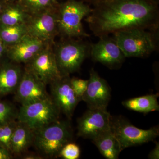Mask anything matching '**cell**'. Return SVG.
Returning <instances> with one entry per match:
<instances>
[{
  "label": "cell",
  "mask_w": 159,
  "mask_h": 159,
  "mask_svg": "<svg viewBox=\"0 0 159 159\" xmlns=\"http://www.w3.org/2000/svg\"><path fill=\"white\" fill-rule=\"evenodd\" d=\"M158 4L152 0H107L94 5L85 21L99 37L134 28L157 30Z\"/></svg>",
  "instance_id": "1"
},
{
  "label": "cell",
  "mask_w": 159,
  "mask_h": 159,
  "mask_svg": "<svg viewBox=\"0 0 159 159\" xmlns=\"http://www.w3.org/2000/svg\"><path fill=\"white\" fill-rule=\"evenodd\" d=\"M159 29L134 28L113 34L114 39L125 57H148L159 48Z\"/></svg>",
  "instance_id": "2"
},
{
  "label": "cell",
  "mask_w": 159,
  "mask_h": 159,
  "mask_svg": "<svg viewBox=\"0 0 159 159\" xmlns=\"http://www.w3.org/2000/svg\"><path fill=\"white\" fill-rule=\"evenodd\" d=\"M73 132L68 121H57L34 130L33 145L43 157H59L63 147L71 142Z\"/></svg>",
  "instance_id": "3"
},
{
  "label": "cell",
  "mask_w": 159,
  "mask_h": 159,
  "mask_svg": "<svg viewBox=\"0 0 159 159\" xmlns=\"http://www.w3.org/2000/svg\"><path fill=\"white\" fill-rule=\"evenodd\" d=\"M92 8L82 1L68 0L59 5L57 9L58 32L64 38L89 37L84 29L83 19L92 11Z\"/></svg>",
  "instance_id": "4"
},
{
  "label": "cell",
  "mask_w": 159,
  "mask_h": 159,
  "mask_svg": "<svg viewBox=\"0 0 159 159\" xmlns=\"http://www.w3.org/2000/svg\"><path fill=\"white\" fill-rule=\"evenodd\" d=\"M90 44L80 40L64 38L53 48L56 63L61 76L70 75L80 68L90 55Z\"/></svg>",
  "instance_id": "5"
},
{
  "label": "cell",
  "mask_w": 159,
  "mask_h": 159,
  "mask_svg": "<svg viewBox=\"0 0 159 159\" xmlns=\"http://www.w3.org/2000/svg\"><path fill=\"white\" fill-rule=\"evenodd\" d=\"M60 113L50 97L21 106L17 121L34 130L58 120Z\"/></svg>",
  "instance_id": "6"
},
{
  "label": "cell",
  "mask_w": 159,
  "mask_h": 159,
  "mask_svg": "<svg viewBox=\"0 0 159 159\" xmlns=\"http://www.w3.org/2000/svg\"><path fill=\"white\" fill-rule=\"evenodd\" d=\"M111 129L122 151L153 141L159 135L158 126L148 129L137 128L122 117H111Z\"/></svg>",
  "instance_id": "7"
},
{
  "label": "cell",
  "mask_w": 159,
  "mask_h": 159,
  "mask_svg": "<svg viewBox=\"0 0 159 159\" xmlns=\"http://www.w3.org/2000/svg\"><path fill=\"white\" fill-rule=\"evenodd\" d=\"M57 9H48L31 14L25 24L28 34L46 43H54L55 36L59 34Z\"/></svg>",
  "instance_id": "8"
},
{
  "label": "cell",
  "mask_w": 159,
  "mask_h": 159,
  "mask_svg": "<svg viewBox=\"0 0 159 159\" xmlns=\"http://www.w3.org/2000/svg\"><path fill=\"white\" fill-rule=\"evenodd\" d=\"M54 43H48L33 59L26 64V68L47 85L62 76L55 59L53 48Z\"/></svg>",
  "instance_id": "9"
},
{
  "label": "cell",
  "mask_w": 159,
  "mask_h": 159,
  "mask_svg": "<svg viewBox=\"0 0 159 159\" xmlns=\"http://www.w3.org/2000/svg\"><path fill=\"white\" fill-rule=\"evenodd\" d=\"M70 75L62 76L50 84L51 97L60 113L71 119L80 101L72 88Z\"/></svg>",
  "instance_id": "10"
},
{
  "label": "cell",
  "mask_w": 159,
  "mask_h": 159,
  "mask_svg": "<svg viewBox=\"0 0 159 159\" xmlns=\"http://www.w3.org/2000/svg\"><path fill=\"white\" fill-rule=\"evenodd\" d=\"M47 84L26 68L15 93V99L24 105L49 98Z\"/></svg>",
  "instance_id": "11"
},
{
  "label": "cell",
  "mask_w": 159,
  "mask_h": 159,
  "mask_svg": "<svg viewBox=\"0 0 159 159\" xmlns=\"http://www.w3.org/2000/svg\"><path fill=\"white\" fill-rule=\"evenodd\" d=\"M99 38L98 42L91 44L90 55L92 59L109 68H118L125 58L122 50L113 38L109 35Z\"/></svg>",
  "instance_id": "12"
},
{
  "label": "cell",
  "mask_w": 159,
  "mask_h": 159,
  "mask_svg": "<svg viewBox=\"0 0 159 159\" xmlns=\"http://www.w3.org/2000/svg\"><path fill=\"white\" fill-rule=\"evenodd\" d=\"M111 117L107 109H89L78 119L77 135L92 140L111 128Z\"/></svg>",
  "instance_id": "13"
},
{
  "label": "cell",
  "mask_w": 159,
  "mask_h": 159,
  "mask_svg": "<svg viewBox=\"0 0 159 159\" xmlns=\"http://www.w3.org/2000/svg\"><path fill=\"white\" fill-rule=\"evenodd\" d=\"M111 90L107 82L93 69L90 71L88 85L82 100L89 109H107L111 97Z\"/></svg>",
  "instance_id": "14"
},
{
  "label": "cell",
  "mask_w": 159,
  "mask_h": 159,
  "mask_svg": "<svg viewBox=\"0 0 159 159\" xmlns=\"http://www.w3.org/2000/svg\"><path fill=\"white\" fill-rule=\"evenodd\" d=\"M48 43L27 34L16 43L7 47L6 56L13 62L27 64Z\"/></svg>",
  "instance_id": "15"
},
{
  "label": "cell",
  "mask_w": 159,
  "mask_h": 159,
  "mask_svg": "<svg viewBox=\"0 0 159 159\" xmlns=\"http://www.w3.org/2000/svg\"><path fill=\"white\" fill-rule=\"evenodd\" d=\"M20 64L11 61L0 63V96L15 92L24 71Z\"/></svg>",
  "instance_id": "16"
},
{
  "label": "cell",
  "mask_w": 159,
  "mask_h": 159,
  "mask_svg": "<svg viewBox=\"0 0 159 159\" xmlns=\"http://www.w3.org/2000/svg\"><path fill=\"white\" fill-rule=\"evenodd\" d=\"M34 130L28 125L17 121L11 142V152L12 155L18 156L25 152L33 145Z\"/></svg>",
  "instance_id": "17"
},
{
  "label": "cell",
  "mask_w": 159,
  "mask_h": 159,
  "mask_svg": "<svg viewBox=\"0 0 159 159\" xmlns=\"http://www.w3.org/2000/svg\"><path fill=\"white\" fill-rule=\"evenodd\" d=\"M92 140L106 158H119L122 150L119 142L111 128L99 134Z\"/></svg>",
  "instance_id": "18"
},
{
  "label": "cell",
  "mask_w": 159,
  "mask_h": 159,
  "mask_svg": "<svg viewBox=\"0 0 159 159\" xmlns=\"http://www.w3.org/2000/svg\"><path fill=\"white\" fill-rule=\"evenodd\" d=\"M31 16L20 3L5 6L0 13V25L9 26L25 24Z\"/></svg>",
  "instance_id": "19"
},
{
  "label": "cell",
  "mask_w": 159,
  "mask_h": 159,
  "mask_svg": "<svg viewBox=\"0 0 159 159\" xmlns=\"http://www.w3.org/2000/svg\"><path fill=\"white\" fill-rule=\"evenodd\" d=\"M159 94H150L135 97L127 99L122 102L125 108L143 113L159 111L158 102Z\"/></svg>",
  "instance_id": "20"
},
{
  "label": "cell",
  "mask_w": 159,
  "mask_h": 159,
  "mask_svg": "<svg viewBox=\"0 0 159 159\" xmlns=\"http://www.w3.org/2000/svg\"><path fill=\"white\" fill-rule=\"evenodd\" d=\"M27 34L25 24L9 26L0 25V37L7 47L16 43Z\"/></svg>",
  "instance_id": "21"
},
{
  "label": "cell",
  "mask_w": 159,
  "mask_h": 159,
  "mask_svg": "<svg viewBox=\"0 0 159 159\" xmlns=\"http://www.w3.org/2000/svg\"><path fill=\"white\" fill-rule=\"evenodd\" d=\"M19 3L31 14L57 9L59 6L56 0H20Z\"/></svg>",
  "instance_id": "22"
},
{
  "label": "cell",
  "mask_w": 159,
  "mask_h": 159,
  "mask_svg": "<svg viewBox=\"0 0 159 159\" xmlns=\"http://www.w3.org/2000/svg\"><path fill=\"white\" fill-rule=\"evenodd\" d=\"M17 122V120H14L0 125V146L11 153V137Z\"/></svg>",
  "instance_id": "23"
},
{
  "label": "cell",
  "mask_w": 159,
  "mask_h": 159,
  "mask_svg": "<svg viewBox=\"0 0 159 159\" xmlns=\"http://www.w3.org/2000/svg\"><path fill=\"white\" fill-rule=\"evenodd\" d=\"M18 112L11 102L0 101V125L17 120Z\"/></svg>",
  "instance_id": "24"
},
{
  "label": "cell",
  "mask_w": 159,
  "mask_h": 159,
  "mask_svg": "<svg viewBox=\"0 0 159 159\" xmlns=\"http://www.w3.org/2000/svg\"><path fill=\"white\" fill-rule=\"evenodd\" d=\"M80 153L79 146L71 142L63 147L60 152L59 157L65 159H77L79 158Z\"/></svg>",
  "instance_id": "25"
},
{
  "label": "cell",
  "mask_w": 159,
  "mask_h": 159,
  "mask_svg": "<svg viewBox=\"0 0 159 159\" xmlns=\"http://www.w3.org/2000/svg\"><path fill=\"white\" fill-rule=\"evenodd\" d=\"M70 82L74 93L80 100L81 101L83 96L87 89L89 80H86L74 77L71 78Z\"/></svg>",
  "instance_id": "26"
},
{
  "label": "cell",
  "mask_w": 159,
  "mask_h": 159,
  "mask_svg": "<svg viewBox=\"0 0 159 159\" xmlns=\"http://www.w3.org/2000/svg\"><path fill=\"white\" fill-rule=\"evenodd\" d=\"M148 158L151 159H159V143L156 142V145L154 148L150 152L148 155Z\"/></svg>",
  "instance_id": "27"
},
{
  "label": "cell",
  "mask_w": 159,
  "mask_h": 159,
  "mask_svg": "<svg viewBox=\"0 0 159 159\" xmlns=\"http://www.w3.org/2000/svg\"><path fill=\"white\" fill-rule=\"evenodd\" d=\"M12 157L13 155L10 152L0 146V159H10Z\"/></svg>",
  "instance_id": "28"
},
{
  "label": "cell",
  "mask_w": 159,
  "mask_h": 159,
  "mask_svg": "<svg viewBox=\"0 0 159 159\" xmlns=\"http://www.w3.org/2000/svg\"><path fill=\"white\" fill-rule=\"evenodd\" d=\"M7 47L2 39L0 37V60L5 55H6Z\"/></svg>",
  "instance_id": "29"
},
{
  "label": "cell",
  "mask_w": 159,
  "mask_h": 159,
  "mask_svg": "<svg viewBox=\"0 0 159 159\" xmlns=\"http://www.w3.org/2000/svg\"><path fill=\"white\" fill-rule=\"evenodd\" d=\"M23 159H41L43 158V157L41 155H39L34 153H27V154L24 155V156L22 157Z\"/></svg>",
  "instance_id": "30"
},
{
  "label": "cell",
  "mask_w": 159,
  "mask_h": 159,
  "mask_svg": "<svg viewBox=\"0 0 159 159\" xmlns=\"http://www.w3.org/2000/svg\"><path fill=\"white\" fill-rule=\"evenodd\" d=\"M83 1L94 5L95 4H97V3L105 2V1H107V0H83Z\"/></svg>",
  "instance_id": "31"
},
{
  "label": "cell",
  "mask_w": 159,
  "mask_h": 159,
  "mask_svg": "<svg viewBox=\"0 0 159 159\" xmlns=\"http://www.w3.org/2000/svg\"><path fill=\"white\" fill-rule=\"evenodd\" d=\"M4 7H5V6L3 5L2 3L0 2V13H1V11H2V9H3V8H4Z\"/></svg>",
  "instance_id": "32"
},
{
  "label": "cell",
  "mask_w": 159,
  "mask_h": 159,
  "mask_svg": "<svg viewBox=\"0 0 159 159\" xmlns=\"http://www.w3.org/2000/svg\"><path fill=\"white\" fill-rule=\"evenodd\" d=\"M152 1H154V2H155L158 3V4H159V0H152Z\"/></svg>",
  "instance_id": "33"
}]
</instances>
